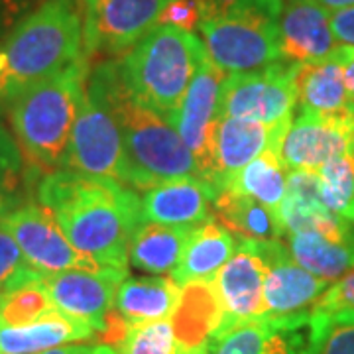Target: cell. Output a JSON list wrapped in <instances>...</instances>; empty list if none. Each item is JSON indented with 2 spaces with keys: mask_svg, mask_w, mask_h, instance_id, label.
<instances>
[{
  "mask_svg": "<svg viewBox=\"0 0 354 354\" xmlns=\"http://www.w3.org/2000/svg\"><path fill=\"white\" fill-rule=\"evenodd\" d=\"M36 199L50 209L75 250L101 268L127 272L130 241L144 221L136 191L62 167L39 177Z\"/></svg>",
  "mask_w": 354,
  "mask_h": 354,
  "instance_id": "1",
  "label": "cell"
},
{
  "mask_svg": "<svg viewBox=\"0 0 354 354\" xmlns=\"http://www.w3.org/2000/svg\"><path fill=\"white\" fill-rule=\"evenodd\" d=\"M87 83L101 93L120 128L122 185L148 191L179 177H201L193 153L176 127L132 97L118 57L102 59L91 67Z\"/></svg>",
  "mask_w": 354,
  "mask_h": 354,
  "instance_id": "2",
  "label": "cell"
},
{
  "mask_svg": "<svg viewBox=\"0 0 354 354\" xmlns=\"http://www.w3.org/2000/svg\"><path fill=\"white\" fill-rule=\"evenodd\" d=\"M83 55V0H46L0 41V101H12Z\"/></svg>",
  "mask_w": 354,
  "mask_h": 354,
  "instance_id": "3",
  "label": "cell"
},
{
  "mask_svg": "<svg viewBox=\"0 0 354 354\" xmlns=\"http://www.w3.org/2000/svg\"><path fill=\"white\" fill-rule=\"evenodd\" d=\"M91 59L83 55L8 101L16 142L28 165L41 176L64 167Z\"/></svg>",
  "mask_w": 354,
  "mask_h": 354,
  "instance_id": "4",
  "label": "cell"
},
{
  "mask_svg": "<svg viewBox=\"0 0 354 354\" xmlns=\"http://www.w3.org/2000/svg\"><path fill=\"white\" fill-rule=\"evenodd\" d=\"M205 55L193 32L158 24L118 62L136 102L171 122Z\"/></svg>",
  "mask_w": 354,
  "mask_h": 354,
  "instance_id": "5",
  "label": "cell"
},
{
  "mask_svg": "<svg viewBox=\"0 0 354 354\" xmlns=\"http://www.w3.org/2000/svg\"><path fill=\"white\" fill-rule=\"evenodd\" d=\"M281 10L283 0H201L199 30L207 55L227 75L281 62Z\"/></svg>",
  "mask_w": 354,
  "mask_h": 354,
  "instance_id": "6",
  "label": "cell"
},
{
  "mask_svg": "<svg viewBox=\"0 0 354 354\" xmlns=\"http://www.w3.org/2000/svg\"><path fill=\"white\" fill-rule=\"evenodd\" d=\"M297 64L278 62L248 73L225 77L218 99V118H244L276 124L293 118L297 104Z\"/></svg>",
  "mask_w": 354,
  "mask_h": 354,
  "instance_id": "7",
  "label": "cell"
},
{
  "mask_svg": "<svg viewBox=\"0 0 354 354\" xmlns=\"http://www.w3.org/2000/svg\"><path fill=\"white\" fill-rule=\"evenodd\" d=\"M122 138L111 106L95 87L85 83L79 101L64 167L91 177L122 183Z\"/></svg>",
  "mask_w": 354,
  "mask_h": 354,
  "instance_id": "8",
  "label": "cell"
},
{
  "mask_svg": "<svg viewBox=\"0 0 354 354\" xmlns=\"http://www.w3.org/2000/svg\"><path fill=\"white\" fill-rule=\"evenodd\" d=\"M174 0H83V53L124 55L152 28Z\"/></svg>",
  "mask_w": 354,
  "mask_h": 354,
  "instance_id": "9",
  "label": "cell"
},
{
  "mask_svg": "<svg viewBox=\"0 0 354 354\" xmlns=\"http://www.w3.org/2000/svg\"><path fill=\"white\" fill-rule=\"evenodd\" d=\"M323 313L258 317L216 333L207 354H315Z\"/></svg>",
  "mask_w": 354,
  "mask_h": 354,
  "instance_id": "10",
  "label": "cell"
},
{
  "mask_svg": "<svg viewBox=\"0 0 354 354\" xmlns=\"http://www.w3.org/2000/svg\"><path fill=\"white\" fill-rule=\"evenodd\" d=\"M0 228L18 242L26 260L44 274L67 270H109L75 250L50 209L39 203H26L18 207L10 215L0 218Z\"/></svg>",
  "mask_w": 354,
  "mask_h": 354,
  "instance_id": "11",
  "label": "cell"
},
{
  "mask_svg": "<svg viewBox=\"0 0 354 354\" xmlns=\"http://www.w3.org/2000/svg\"><path fill=\"white\" fill-rule=\"evenodd\" d=\"M354 102L335 113L305 111L291 120L279 144V158L288 169L317 171L329 160L353 152Z\"/></svg>",
  "mask_w": 354,
  "mask_h": 354,
  "instance_id": "12",
  "label": "cell"
},
{
  "mask_svg": "<svg viewBox=\"0 0 354 354\" xmlns=\"http://www.w3.org/2000/svg\"><path fill=\"white\" fill-rule=\"evenodd\" d=\"M225 77L227 73L218 69L209 55H205L176 118L171 120V124L193 153L199 176L209 183L213 174V130L218 120V99Z\"/></svg>",
  "mask_w": 354,
  "mask_h": 354,
  "instance_id": "13",
  "label": "cell"
},
{
  "mask_svg": "<svg viewBox=\"0 0 354 354\" xmlns=\"http://www.w3.org/2000/svg\"><path fill=\"white\" fill-rule=\"evenodd\" d=\"M124 279L127 272L120 270H67L44 274L41 283L53 309L102 333L106 317L114 309L118 286Z\"/></svg>",
  "mask_w": 354,
  "mask_h": 354,
  "instance_id": "14",
  "label": "cell"
},
{
  "mask_svg": "<svg viewBox=\"0 0 354 354\" xmlns=\"http://www.w3.org/2000/svg\"><path fill=\"white\" fill-rule=\"evenodd\" d=\"M266 262V317H290L309 313L333 281L307 272L279 241H258Z\"/></svg>",
  "mask_w": 354,
  "mask_h": 354,
  "instance_id": "15",
  "label": "cell"
},
{
  "mask_svg": "<svg viewBox=\"0 0 354 354\" xmlns=\"http://www.w3.org/2000/svg\"><path fill=\"white\" fill-rule=\"evenodd\" d=\"M264 278L266 262L258 241L239 236L236 250L215 276L216 293L225 313L221 329L266 317Z\"/></svg>",
  "mask_w": 354,
  "mask_h": 354,
  "instance_id": "16",
  "label": "cell"
},
{
  "mask_svg": "<svg viewBox=\"0 0 354 354\" xmlns=\"http://www.w3.org/2000/svg\"><path fill=\"white\" fill-rule=\"evenodd\" d=\"M290 124L291 118L276 124L254 122L244 118H218L213 130L211 174V183L216 191L266 150H276L279 153V144Z\"/></svg>",
  "mask_w": 354,
  "mask_h": 354,
  "instance_id": "17",
  "label": "cell"
},
{
  "mask_svg": "<svg viewBox=\"0 0 354 354\" xmlns=\"http://www.w3.org/2000/svg\"><path fill=\"white\" fill-rule=\"evenodd\" d=\"M278 218L286 234L315 230L330 241H346L354 236V223L337 216L325 207L319 174L309 169H288V191Z\"/></svg>",
  "mask_w": 354,
  "mask_h": 354,
  "instance_id": "18",
  "label": "cell"
},
{
  "mask_svg": "<svg viewBox=\"0 0 354 354\" xmlns=\"http://www.w3.org/2000/svg\"><path fill=\"white\" fill-rule=\"evenodd\" d=\"M218 191L201 177H179L142 195V218L167 227H197L215 218L213 201Z\"/></svg>",
  "mask_w": 354,
  "mask_h": 354,
  "instance_id": "19",
  "label": "cell"
},
{
  "mask_svg": "<svg viewBox=\"0 0 354 354\" xmlns=\"http://www.w3.org/2000/svg\"><path fill=\"white\" fill-rule=\"evenodd\" d=\"M337 48L329 10L315 0H288L279 16V57L307 64L327 57Z\"/></svg>",
  "mask_w": 354,
  "mask_h": 354,
  "instance_id": "20",
  "label": "cell"
},
{
  "mask_svg": "<svg viewBox=\"0 0 354 354\" xmlns=\"http://www.w3.org/2000/svg\"><path fill=\"white\" fill-rule=\"evenodd\" d=\"M225 313L215 288V279L189 281L181 286V297L171 325L176 351L183 354H207L209 342L223 327Z\"/></svg>",
  "mask_w": 354,
  "mask_h": 354,
  "instance_id": "21",
  "label": "cell"
},
{
  "mask_svg": "<svg viewBox=\"0 0 354 354\" xmlns=\"http://www.w3.org/2000/svg\"><path fill=\"white\" fill-rule=\"evenodd\" d=\"M354 57V46L341 44L327 57L297 64L295 91L297 102L305 111L335 113L341 111L353 99L344 85V67Z\"/></svg>",
  "mask_w": 354,
  "mask_h": 354,
  "instance_id": "22",
  "label": "cell"
},
{
  "mask_svg": "<svg viewBox=\"0 0 354 354\" xmlns=\"http://www.w3.org/2000/svg\"><path fill=\"white\" fill-rule=\"evenodd\" d=\"M95 337L97 330L87 323L51 309L26 325H0V354H39Z\"/></svg>",
  "mask_w": 354,
  "mask_h": 354,
  "instance_id": "23",
  "label": "cell"
},
{
  "mask_svg": "<svg viewBox=\"0 0 354 354\" xmlns=\"http://www.w3.org/2000/svg\"><path fill=\"white\" fill-rule=\"evenodd\" d=\"M236 244H239V236H232V232L221 223H216L215 218L205 221L191 228L181 260L174 270L171 278L179 286H185L189 281L215 279L221 268L234 254Z\"/></svg>",
  "mask_w": 354,
  "mask_h": 354,
  "instance_id": "24",
  "label": "cell"
},
{
  "mask_svg": "<svg viewBox=\"0 0 354 354\" xmlns=\"http://www.w3.org/2000/svg\"><path fill=\"white\" fill-rule=\"evenodd\" d=\"M181 297V286L174 278L124 279L114 299V311L130 323L171 319Z\"/></svg>",
  "mask_w": 354,
  "mask_h": 354,
  "instance_id": "25",
  "label": "cell"
},
{
  "mask_svg": "<svg viewBox=\"0 0 354 354\" xmlns=\"http://www.w3.org/2000/svg\"><path fill=\"white\" fill-rule=\"evenodd\" d=\"M191 228L142 221L130 241L128 264L148 274L171 276L181 260Z\"/></svg>",
  "mask_w": 354,
  "mask_h": 354,
  "instance_id": "26",
  "label": "cell"
},
{
  "mask_svg": "<svg viewBox=\"0 0 354 354\" xmlns=\"http://www.w3.org/2000/svg\"><path fill=\"white\" fill-rule=\"evenodd\" d=\"M216 223L242 239L278 241L286 232L278 216L252 197L232 189H218L213 201Z\"/></svg>",
  "mask_w": 354,
  "mask_h": 354,
  "instance_id": "27",
  "label": "cell"
},
{
  "mask_svg": "<svg viewBox=\"0 0 354 354\" xmlns=\"http://www.w3.org/2000/svg\"><path fill=\"white\" fill-rule=\"evenodd\" d=\"M288 248L301 268L329 281H337L354 270V236L330 241L315 230H299L288 234Z\"/></svg>",
  "mask_w": 354,
  "mask_h": 354,
  "instance_id": "28",
  "label": "cell"
},
{
  "mask_svg": "<svg viewBox=\"0 0 354 354\" xmlns=\"http://www.w3.org/2000/svg\"><path fill=\"white\" fill-rule=\"evenodd\" d=\"M221 189H232L252 197L278 216L288 191V167L276 150H266L228 179ZM279 221V218H278Z\"/></svg>",
  "mask_w": 354,
  "mask_h": 354,
  "instance_id": "29",
  "label": "cell"
},
{
  "mask_svg": "<svg viewBox=\"0 0 354 354\" xmlns=\"http://www.w3.org/2000/svg\"><path fill=\"white\" fill-rule=\"evenodd\" d=\"M34 167L26 164L18 142L0 127V218L26 205Z\"/></svg>",
  "mask_w": 354,
  "mask_h": 354,
  "instance_id": "30",
  "label": "cell"
},
{
  "mask_svg": "<svg viewBox=\"0 0 354 354\" xmlns=\"http://www.w3.org/2000/svg\"><path fill=\"white\" fill-rule=\"evenodd\" d=\"M321 199L330 213L354 223V153L346 152L329 160L319 169Z\"/></svg>",
  "mask_w": 354,
  "mask_h": 354,
  "instance_id": "31",
  "label": "cell"
},
{
  "mask_svg": "<svg viewBox=\"0 0 354 354\" xmlns=\"http://www.w3.org/2000/svg\"><path fill=\"white\" fill-rule=\"evenodd\" d=\"M44 278V276H41ZM53 309L41 279L26 283L0 297V325H26Z\"/></svg>",
  "mask_w": 354,
  "mask_h": 354,
  "instance_id": "32",
  "label": "cell"
},
{
  "mask_svg": "<svg viewBox=\"0 0 354 354\" xmlns=\"http://www.w3.org/2000/svg\"><path fill=\"white\" fill-rule=\"evenodd\" d=\"M113 348L118 354H174L176 333L171 319L130 323L124 337Z\"/></svg>",
  "mask_w": 354,
  "mask_h": 354,
  "instance_id": "33",
  "label": "cell"
},
{
  "mask_svg": "<svg viewBox=\"0 0 354 354\" xmlns=\"http://www.w3.org/2000/svg\"><path fill=\"white\" fill-rule=\"evenodd\" d=\"M41 276L44 272L36 270L26 260L18 242L4 228H0V297L26 283L38 281Z\"/></svg>",
  "mask_w": 354,
  "mask_h": 354,
  "instance_id": "34",
  "label": "cell"
},
{
  "mask_svg": "<svg viewBox=\"0 0 354 354\" xmlns=\"http://www.w3.org/2000/svg\"><path fill=\"white\" fill-rule=\"evenodd\" d=\"M315 354H354V311L323 313Z\"/></svg>",
  "mask_w": 354,
  "mask_h": 354,
  "instance_id": "35",
  "label": "cell"
},
{
  "mask_svg": "<svg viewBox=\"0 0 354 354\" xmlns=\"http://www.w3.org/2000/svg\"><path fill=\"white\" fill-rule=\"evenodd\" d=\"M313 311L317 313L354 311V270L330 283L327 291L319 297Z\"/></svg>",
  "mask_w": 354,
  "mask_h": 354,
  "instance_id": "36",
  "label": "cell"
},
{
  "mask_svg": "<svg viewBox=\"0 0 354 354\" xmlns=\"http://www.w3.org/2000/svg\"><path fill=\"white\" fill-rule=\"evenodd\" d=\"M201 22V0H174L165 6L158 24L177 26L193 32Z\"/></svg>",
  "mask_w": 354,
  "mask_h": 354,
  "instance_id": "37",
  "label": "cell"
},
{
  "mask_svg": "<svg viewBox=\"0 0 354 354\" xmlns=\"http://www.w3.org/2000/svg\"><path fill=\"white\" fill-rule=\"evenodd\" d=\"M329 18L335 38L341 39L342 44L354 46V6L335 10L329 14Z\"/></svg>",
  "mask_w": 354,
  "mask_h": 354,
  "instance_id": "38",
  "label": "cell"
},
{
  "mask_svg": "<svg viewBox=\"0 0 354 354\" xmlns=\"http://www.w3.org/2000/svg\"><path fill=\"white\" fill-rule=\"evenodd\" d=\"M95 346H87V344H64V346H57V348H51L46 353L39 354H93Z\"/></svg>",
  "mask_w": 354,
  "mask_h": 354,
  "instance_id": "39",
  "label": "cell"
},
{
  "mask_svg": "<svg viewBox=\"0 0 354 354\" xmlns=\"http://www.w3.org/2000/svg\"><path fill=\"white\" fill-rule=\"evenodd\" d=\"M20 10V4L16 0H0V20H12V14Z\"/></svg>",
  "mask_w": 354,
  "mask_h": 354,
  "instance_id": "40",
  "label": "cell"
},
{
  "mask_svg": "<svg viewBox=\"0 0 354 354\" xmlns=\"http://www.w3.org/2000/svg\"><path fill=\"white\" fill-rule=\"evenodd\" d=\"M319 2L325 10L329 12H335V10H342V8H348V6H354V0H315Z\"/></svg>",
  "mask_w": 354,
  "mask_h": 354,
  "instance_id": "41",
  "label": "cell"
},
{
  "mask_svg": "<svg viewBox=\"0 0 354 354\" xmlns=\"http://www.w3.org/2000/svg\"><path fill=\"white\" fill-rule=\"evenodd\" d=\"M344 85H346V91L351 95V99L354 97V57L351 59V64L344 67Z\"/></svg>",
  "mask_w": 354,
  "mask_h": 354,
  "instance_id": "42",
  "label": "cell"
},
{
  "mask_svg": "<svg viewBox=\"0 0 354 354\" xmlns=\"http://www.w3.org/2000/svg\"><path fill=\"white\" fill-rule=\"evenodd\" d=\"M95 354H118V351H114L113 346H109V344H97Z\"/></svg>",
  "mask_w": 354,
  "mask_h": 354,
  "instance_id": "43",
  "label": "cell"
},
{
  "mask_svg": "<svg viewBox=\"0 0 354 354\" xmlns=\"http://www.w3.org/2000/svg\"><path fill=\"white\" fill-rule=\"evenodd\" d=\"M174 354H183V353H179V351H176V353H174Z\"/></svg>",
  "mask_w": 354,
  "mask_h": 354,
  "instance_id": "44",
  "label": "cell"
},
{
  "mask_svg": "<svg viewBox=\"0 0 354 354\" xmlns=\"http://www.w3.org/2000/svg\"><path fill=\"white\" fill-rule=\"evenodd\" d=\"M353 153H354V146H353Z\"/></svg>",
  "mask_w": 354,
  "mask_h": 354,
  "instance_id": "45",
  "label": "cell"
},
{
  "mask_svg": "<svg viewBox=\"0 0 354 354\" xmlns=\"http://www.w3.org/2000/svg\"><path fill=\"white\" fill-rule=\"evenodd\" d=\"M353 102H354V97H353Z\"/></svg>",
  "mask_w": 354,
  "mask_h": 354,
  "instance_id": "46",
  "label": "cell"
}]
</instances>
